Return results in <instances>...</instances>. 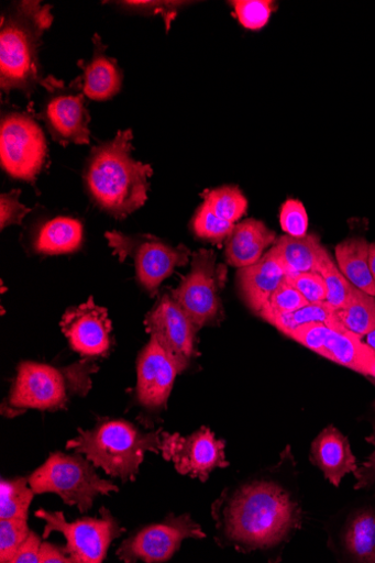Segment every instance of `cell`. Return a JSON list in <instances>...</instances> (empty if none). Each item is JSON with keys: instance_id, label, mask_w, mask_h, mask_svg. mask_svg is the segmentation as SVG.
Wrapping results in <instances>:
<instances>
[{"instance_id": "6da1fadb", "label": "cell", "mask_w": 375, "mask_h": 563, "mask_svg": "<svg viewBox=\"0 0 375 563\" xmlns=\"http://www.w3.org/2000/svg\"><path fill=\"white\" fill-rule=\"evenodd\" d=\"M266 476L227 489L212 504V519L222 545L249 553L287 543L302 527L304 510L295 483L286 473Z\"/></svg>"}, {"instance_id": "7a4b0ae2", "label": "cell", "mask_w": 375, "mask_h": 563, "mask_svg": "<svg viewBox=\"0 0 375 563\" xmlns=\"http://www.w3.org/2000/svg\"><path fill=\"white\" fill-rule=\"evenodd\" d=\"M133 132L120 131L110 142L95 146L84 174L89 196L97 207L123 220L147 200L150 165L132 157Z\"/></svg>"}, {"instance_id": "3957f363", "label": "cell", "mask_w": 375, "mask_h": 563, "mask_svg": "<svg viewBox=\"0 0 375 563\" xmlns=\"http://www.w3.org/2000/svg\"><path fill=\"white\" fill-rule=\"evenodd\" d=\"M53 23L52 7L41 2H20L2 16L0 26V87L7 93L21 90L30 96L45 88L38 62L42 36Z\"/></svg>"}, {"instance_id": "277c9868", "label": "cell", "mask_w": 375, "mask_h": 563, "mask_svg": "<svg viewBox=\"0 0 375 563\" xmlns=\"http://www.w3.org/2000/svg\"><path fill=\"white\" fill-rule=\"evenodd\" d=\"M163 432V429L144 432L129 421L106 418L91 430L78 429V435L67 443V450L86 455L111 477L134 482L145 453H161Z\"/></svg>"}, {"instance_id": "5b68a950", "label": "cell", "mask_w": 375, "mask_h": 563, "mask_svg": "<svg viewBox=\"0 0 375 563\" xmlns=\"http://www.w3.org/2000/svg\"><path fill=\"white\" fill-rule=\"evenodd\" d=\"M98 369L88 357L67 367L21 363L9 398L3 404V415L13 418L26 409L62 411L73 397H85L89 393L91 376Z\"/></svg>"}, {"instance_id": "8992f818", "label": "cell", "mask_w": 375, "mask_h": 563, "mask_svg": "<svg viewBox=\"0 0 375 563\" xmlns=\"http://www.w3.org/2000/svg\"><path fill=\"white\" fill-rule=\"evenodd\" d=\"M95 468L80 453L55 452L29 477V485L35 495L57 494L65 504L77 506L84 515L97 497L119 492L117 485L102 479Z\"/></svg>"}, {"instance_id": "52a82bcc", "label": "cell", "mask_w": 375, "mask_h": 563, "mask_svg": "<svg viewBox=\"0 0 375 563\" xmlns=\"http://www.w3.org/2000/svg\"><path fill=\"white\" fill-rule=\"evenodd\" d=\"M104 236L121 263L133 260L139 283L151 296L157 294L159 285L176 268L188 264L191 254L185 245L173 246L151 234L128 235L112 231Z\"/></svg>"}, {"instance_id": "ba28073f", "label": "cell", "mask_w": 375, "mask_h": 563, "mask_svg": "<svg viewBox=\"0 0 375 563\" xmlns=\"http://www.w3.org/2000/svg\"><path fill=\"white\" fill-rule=\"evenodd\" d=\"M227 272L225 266L217 265L216 252L201 249L192 254L190 273L172 291L197 330L222 321L224 313L219 292Z\"/></svg>"}, {"instance_id": "9c48e42d", "label": "cell", "mask_w": 375, "mask_h": 563, "mask_svg": "<svg viewBox=\"0 0 375 563\" xmlns=\"http://www.w3.org/2000/svg\"><path fill=\"white\" fill-rule=\"evenodd\" d=\"M35 517L45 522L43 539L52 532L66 538V552L76 563L102 562L112 542L125 532L104 507L100 509V518H84L73 523L67 522L64 511L38 509Z\"/></svg>"}, {"instance_id": "30bf717a", "label": "cell", "mask_w": 375, "mask_h": 563, "mask_svg": "<svg viewBox=\"0 0 375 563\" xmlns=\"http://www.w3.org/2000/svg\"><path fill=\"white\" fill-rule=\"evenodd\" d=\"M47 155L41 126L21 112L5 113L0 124V161L13 178L34 183Z\"/></svg>"}, {"instance_id": "8fae6325", "label": "cell", "mask_w": 375, "mask_h": 563, "mask_svg": "<svg viewBox=\"0 0 375 563\" xmlns=\"http://www.w3.org/2000/svg\"><path fill=\"white\" fill-rule=\"evenodd\" d=\"M45 98L38 115L53 140L67 146L90 142V115L85 106L82 80L77 78L69 87L55 77H48Z\"/></svg>"}, {"instance_id": "7c38bea8", "label": "cell", "mask_w": 375, "mask_h": 563, "mask_svg": "<svg viewBox=\"0 0 375 563\" xmlns=\"http://www.w3.org/2000/svg\"><path fill=\"white\" fill-rule=\"evenodd\" d=\"M288 338L334 364L375 378V351L337 322L311 323L291 332Z\"/></svg>"}, {"instance_id": "4fadbf2b", "label": "cell", "mask_w": 375, "mask_h": 563, "mask_svg": "<svg viewBox=\"0 0 375 563\" xmlns=\"http://www.w3.org/2000/svg\"><path fill=\"white\" fill-rule=\"evenodd\" d=\"M203 538L206 533L189 515H170L164 522L147 526L126 539L119 548L118 556L124 562H166L185 540Z\"/></svg>"}, {"instance_id": "5bb4252c", "label": "cell", "mask_w": 375, "mask_h": 563, "mask_svg": "<svg viewBox=\"0 0 375 563\" xmlns=\"http://www.w3.org/2000/svg\"><path fill=\"white\" fill-rule=\"evenodd\" d=\"M159 454H163L167 462H172L180 475L197 478L202 483L208 481L213 471L230 466L225 442L217 439V435L206 427L186 438L179 433L163 432Z\"/></svg>"}, {"instance_id": "9a60e30c", "label": "cell", "mask_w": 375, "mask_h": 563, "mask_svg": "<svg viewBox=\"0 0 375 563\" xmlns=\"http://www.w3.org/2000/svg\"><path fill=\"white\" fill-rule=\"evenodd\" d=\"M146 332L155 338L185 372L197 355V328L174 299L164 294L144 320Z\"/></svg>"}, {"instance_id": "2e32d148", "label": "cell", "mask_w": 375, "mask_h": 563, "mask_svg": "<svg viewBox=\"0 0 375 563\" xmlns=\"http://www.w3.org/2000/svg\"><path fill=\"white\" fill-rule=\"evenodd\" d=\"M183 372L175 357L151 336L137 360V401L150 411L166 409L176 377Z\"/></svg>"}, {"instance_id": "e0dca14e", "label": "cell", "mask_w": 375, "mask_h": 563, "mask_svg": "<svg viewBox=\"0 0 375 563\" xmlns=\"http://www.w3.org/2000/svg\"><path fill=\"white\" fill-rule=\"evenodd\" d=\"M60 327L71 349L88 360L104 356L112 347L113 325L109 312L96 305L92 297L71 307L63 317Z\"/></svg>"}, {"instance_id": "ac0fdd59", "label": "cell", "mask_w": 375, "mask_h": 563, "mask_svg": "<svg viewBox=\"0 0 375 563\" xmlns=\"http://www.w3.org/2000/svg\"><path fill=\"white\" fill-rule=\"evenodd\" d=\"M329 545L345 562L375 563V506L352 508L329 530Z\"/></svg>"}, {"instance_id": "d6986e66", "label": "cell", "mask_w": 375, "mask_h": 563, "mask_svg": "<svg viewBox=\"0 0 375 563\" xmlns=\"http://www.w3.org/2000/svg\"><path fill=\"white\" fill-rule=\"evenodd\" d=\"M309 459L335 487L341 485L346 475L354 474L359 468L349 439L333 426L321 431L312 441Z\"/></svg>"}, {"instance_id": "ffe728a7", "label": "cell", "mask_w": 375, "mask_h": 563, "mask_svg": "<svg viewBox=\"0 0 375 563\" xmlns=\"http://www.w3.org/2000/svg\"><path fill=\"white\" fill-rule=\"evenodd\" d=\"M287 277L288 273L274 247L254 265L241 268L238 282L249 309L257 314Z\"/></svg>"}, {"instance_id": "44dd1931", "label": "cell", "mask_w": 375, "mask_h": 563, "mask_svg": "<svg viewBox=\"0 0 375 563\" xmlns=\"http://www.w3.org/2000/svg\"><path fill=\"white\" fill-rule=\"evenodd\" d=\"M93 56L88 62H79L82 69V91L92 100L104 101L117 96L123 85V71L118 62L106 56V46L98 34L93 38Z\"/></svg>"}, {"instance_id": "7402d4cb", "label": "cell", "mask_w": 375, "mask_h": 563, "mask_svg": "<svg viewBox=\"0 0 375 563\" xmlns=\"http://www.w3.org/2000/svg\"><path fill=\"white\" fill-rule=\"evenodd\" d=\"M276 233L263 222L250 219L235 225L227 240L225 257L238 268L254 265L263 257V251L276 243Z\"/></svg>"}, {"instance_id": "603a6c76", "label": "cell", "mask_w": 375, "mask_h": 563, "mask_svg": "<svg viewBox=\"0 0 375 563\" xmlns=\"http://www.w3.org/2000/svg\"><path fill=\"white\" fill-rule=\"evenodd\" d=\"M84 241V227L69 217H58L41 223L32 239V247L38 254L59 255L78 251Z\"/></svg>"}, {"instance_id": "cb8c5ba5", "label": "cell", "mask_w": 375, "mask_h": 563, "mask_svg": "<svg viewBox=\"0 0 375 563\" xmlns=\"http://www.w3.org/2000/svg\"><path fill=\"white\" fill-rule=\"evenodd\" d=\"M273 247L288 276L316 273L319 255L324 249L316 234H306L300 238L284 235Z\"/></svg>"}, {"instance_id": "d4e9b609", "label": "cell", "mask_w": 375, "mask_h": 563, "mask_svg": "<svg viewBox=\"0 0 375 563\" xmlns=\"http://www.w3.org/2000/svg\"><path fill=\"white\" fill-rule=\"evenodd\" d=\"M370 244L363 238H351L337 246L342 274L357 289L375 297V280L368 266Z\"/></svg>"}, {"instance_id": "484cf974", "label": "cell", "mask_w": 375, "mask_h": 563, "mask_svg": "<svg viewBox=\"0 0 375 563\" xmlns=\"http://www.w3.org/2000/svg\"><path fill=\"white\" fill-rule=\"evenodd\" d=\"M334 321L359 338H365L375 327V297L353 286L348 303L335 310Z\"/></svg>"}, {"instance_id": "4316f807", "label": "cell", "mask_w": 375, "mask_h": 563, "mask_svg": "<svg viewBox=\"0 0 375 563\" xmlns=\"http://www.w3.org/2000/svg\"><path fill=\"white\" fill-rule=\"evenodd\" d=\"M334 313V307L328 301H324L319 303H306L294 312L274 314L263 320L288 336L297 329L311 323H333Z\"/></svg>"}, {"instance_id": "83f0119b", "label": "cell", "mask_w": 375, "mask_h": 563, "mask_svg": "<svg viewBox=\"0 0 375 563\" xmlns=\"http://www.w3.org/2000/svg\"><path fill=\"white\" fill-rule=\"evenodd\" d=\"M203 203L218 219L235 224L247 211V199L236 186H224L202 194Z\"/></svg>"}, {"instance_id": "f1b7e54d", "label": "cell", "mask_w": 375, "mask_h": 563, "mask_svg": "<svg viewBox=\"0 0 375 563\" xmlns=\"http://www.w3.org/2000/svg\"><path fill=\"white\" fill-rule=\"evenodd\" d=\"M29 479H3L0 483V518L2 520H27L29 509L35 493L27 486Z\"/></svg>"}, {"instance_id": "f546056e", "label": "cell", "mask_w": 375, "mask_h": 563, "mask_svg": "<svg viewBox=\"0 0 375 563\" xmlns=\"http://www.w3.org/2000/svg\"><path fill=\"white\" fill-rule=\"evenodd\" d=\"M316 273L323 277L327 285V301L335 310L343 309L350 300L353 285L346 279L332 260L329 251H321Z\"/></svg>"}, {"instance_id": "4dcf8cb0", "label": "cell", "mask_w": 375, "mask_h": 563, "mask_svg": "<svg viewBox=\"0 0 375 563\" xmlns=\"http://www.w3.org/2000/svg\"><path fill=\"white\" fill-rule=\"evenodd\" d=\"M231 4L241 25L252 31L264 27L277 9L269 0H235Z\"/></svg>"}, {"instance_id": "1f68e13d", "label": "cell", "mask_w": 375, "mask_h": 563, "mask_svg": "<svg viewBox=\"0 0 375 563\" xmlns=\"http://www.w3.org/2000/svg\"><path fill=\"white\" fill-rule=\"evenodd\" d=\"M235 224L222 221L211 213L202 202L192 219L194 233L210 242L220 243L232 234Z\"/></svg>"}, {"instance_id": "d6a6232c", "label": "cell", "mask_w": 375, "mask_h": 563, "mask_svg": "<svg viewBox=\"0 0 375 563\" xmlns=\"http://www.w3.org/2000/svg\"><path fill=\"white\" fill-rule=\"evenodd\" d=\"M30 533L27 520H2L0 522V562L12 563Z\"/></svg>"}, {"instance_id": "836d02e7", "label": "cell", "mask_w": 375, "mask_h": 563, "mask_svg": "<svg viewBox=\"0 0 375 563\" xmlns=\"http://www.w3.org/2000/svg\"><path fill=\"white\" fill-rule=\"evenodd\" d=\"M307 300L304 296L286 279L280 287L273 294L263 309L257 313L261 319L274 314L294 312L305 306Z\"/></svg>"}, {"instance_id": "e575fe53", "label": "cell", "mask_w": 375, "mask_h": 563, "mask_svg": "<svg viewBox=\"0 0 375 563\" xmlns=\"http://www.w3.org/2000/svg\"><path fill=\"white\" fill-rule=\"evenodd\" d=\"M280 224L287 235L300 238L307 234L308 216L301 201L288 199L283 205Z\"/></svg>"}, {"instance_id": "d590c367", "label": "cell", "mask_w": 375, "mask_h": 563, "mask_svg": "<svg viewBox=\"0 0 375 563\" xmlns=\"http://www.w3.org/2000/svg\"><path fill=\"white\" fill-rule=\"evenodd\" d=\"M287 280L304 296L309 303L327 301V285L319 274L305 273L288 276Z\"/></svg>"}, {"instance_id": "8d00e7d4", "label": "cell", "mask_w": 375, "mask_h": 563, "mask_svg": "<svg viewBox=\"0 0 375 563\" xmlns=\"http://www.w3.org/2000/svg\"><path fill=\"white\" fill-rule=\"evenodd\" d=\"M117 4L122 5L123 8L150 15H161L163 16L166 29L169 31L172 27V23L178 15V11L183 8L186 2H167V0H161V2H156V0H152V2H118Z\"/></svg>"}, {"instance_id": "74e56055", "label": "cell", "mask_w": 375, "mask_h": 563, "mask_svg": "<svg viewBox=\"0 0 375 563\" xmlns=\"http://www.w3.org/2000/svg\"><path fill=\"white\" fill-rule=\"evenodd\" d=\"M21 190H13L0 196V228L2 230L10 225H20L23 219L31 212L20 201Z\"/></svg>"}, {"instance_id": "f35d334b", "label": "cell", "mask_w": 375, "mask_h": 563, "mask_svg": "<svg viewBox=\"0 0 375 563\" xmlns=\"http://www.w3.org/2000/svg\"><path fill=\"white\" fill-rule=\"evenodd\" d=\"M353 475L356 479L354 489L375 493V450Z\"/></svg>"}, {"instance_id": "ab89813d", "label": "cell", "mask_w": 375, "mask_h": 563, "mask_svg": "<svg viewBox=\"0 0 375 563\" xmlns=\"http://www.w3.org/2000/svg\"><path fill=\"white\" fill-rule=\"evenodd\" d=\"M42 539L31 531L24 543L19 549L12 563H40V549Z\"/></svg>"}, {"instance_id": "60d3db41", "label": "cell", "mask_w": 375, "mask_h": 563, "mask_svg": "<svg viewBox=\"0 0 375 563\" xmlns=\"http://www.w3.org/2000/svg\"><path fill=\"white\" fill-rule=\"evenodd\" d=\"M74 563L71 556L68 555L65 548L52 544L49 542H42L40 549V563Z\"/></svg>"}, {"instance_id": "b9f144b4", "label": "cell", "mask_w": 375, "mask_h": 563, "mask_svg": "<svg viewBox=\"0 0 375 563\" xmlns=\"http://www.w3.org/2000/svg\"><path fill=\"white\" fill-rule=\"evenodd\" d=\"M368 379H370V382L375 387V378H368ZM372 411H373V416H372V420H371V422H372V433H371L370 437L366 438V441L375 446V400H374V402L372 405Z\"/></svg>"}, {"instance_id": "7bdbcfd3", "label": "cell", "mask_w": 375, "mask_h": 563, "mask_svg": "<svg viewBox=\"0 0 375 563\" xmlns=\"http://www.w3.org/2000/svg\"><path fill=\"white\" fill-rule=\"evenodd\" d=\"M368 266H370V271H371L372 277L375 280V243L370 244Z\"/></svg>"}, {"instance_id": "ee69618b", "label": "cell", "mask_w": 375, "mask_h": 563, "mask_svg": "<svg viewBox=\"0 0 375 563\" xmlns=\"http://www.w3.org/2000/svg\"><path fill=\"white\" fill-rule=\"evenodd\" d=\"M366 344L375 351V327L365 335Z\"/></svg>"}]
</instances>
